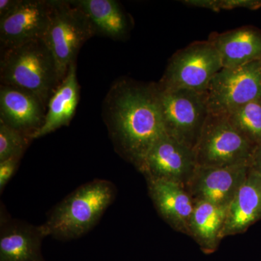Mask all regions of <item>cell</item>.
<instances>
[{
	"label": "cell",
	"instance_id": "1",
	"mask_svg": "<svg viewBox=\"0 0 261 261\" xmlns=\"http://www.w3.org/2000/svg\"><path fill=\"white\" fill-rule=\"evenodd\" d=\"M102 118L117 153L140 170L165 135L157 83L120 78L102 103Z\"/></svg>",
	"mask_w": 261,
	"mask_h": 261
},
{
	"label": "cell",
	"instance_id": "2",
	"mask_svg": "<svg viewBox=\"0 0 261 261\" xmlns=\"http://www.w3.org/2000/svg\"><path fill=\"white\" fill-rule=\"evenodd\" d=\"M116 197V187L108 180L84 184L51 211L41 225L44 234L63 241L80 238L97 225Z\"/></svg>",
	"mask_w": 261,
	"mask_h": 261
},
{
	"label": "cell",
	"instance_id": "3",
	"mask_svg": "<svg viewBox=\"0 0 261 261\" xmlns=\"http://www.w3.org/2000/svg\"><path fill=\"white\" fill-rule=\"evenodd\" d=\"M0 80L34 94L47 108L62 82L54 57L42 39L1 50Z\"/></svg>",
	"mask_w": 261,
	"mask_h": 261
},
{
	"label": "cell",
	"instance_id": "4",
	"mask_svg": "<svg viewBox=\"0 0 261 261\" xmlns=\"http://www.w3.org/2000/svg\"><path fill=\"white\" fill-rule=\"evenodd\" d=\"M50 19L42 40L54 57L61 81L76 63L81 48L97 35L92 22L73 0H51Z\"/></svg>",
	"mask_w": 261,
	"mask_h": 261
},
{
	"label": "cell",
	"instance_id": "5",
	"mask_svg": "<svg viewBox=\"0 0 261 261\" xmlns=\"http://www.w3.org/2000/svg\"><path fill=\"white\" fill-rule=\"evenodd\" d=\"M159 96L166 135L194 150L210 114L207 92L159 89Z\"/></svg>",
	"mask_w": 261,
	"mask_h": 261
},
{
	"label": "cell",
	"instance_id": "6",
	"mask_svg": "<svg viewBox=\"0 0 261 261\" xmlns=\"http://www.w3.org/2000/svg\"><path fill=\"white\" fill-rule=\"evenodd\" d=\"M255 149L227 117L210 113L194 152L200 167H226L250 165Z\"/></svg>",
	"mask_w": 261,
	"mask_h": 261
},
{
	"label": "cell",
	"instance_id": "7",
	"mask_svg": "<svg viewBox=\"0 0 261 261\" xmlns=\"http://www.w3.org/2000/svg\"><path fill=\"white\" fill-rule=\"evenodd\" d=\"M222 68L221 57L208 40L195 42L173 55L158 88L207 92L211 80Z\"/></svg>",
	"mask_w": 261,
	"mask_h": 261
},
{
	"label": "cell",
	"instance_id": "8",
	"mask_svg": "<svg viewBox=\"0 0 261 261\" xmlns=\"http://www.w3.org/2000/svg\"><path fill=\"white\" fill-rule=\"evenodd\" d=\"M207 97L209 113L221 116L260 99L261 60L238 68H223L211 80Z\"/></svg>",
	"mask_w": 261,
	"mask_h": 261
},
{
	"label": "cell",
	"instance_id": "9",
	"mask_svg": "<svg viewBox=\"0 0 261 261\" xmlns=\"http://www.w3.org/2000/svg\"><path fill=\"white\" fill-rule=\"evenodd\" d=\"M197 167L193 149L165 135L152 146L139 171L146 179L172 181L186 187Z\"/></svg>",
	"mask_w": 261,
	"mask_h": 261
},
{
	"label": "cell",
	"instance_id": "10",
	"mask_svg": "<svg viewBox=\"0 0 261 261\" xmlns=\"http://www.w3.org/2000/svg\"><path fill=\"white\" fill-rule=\"evenodd\" d=\"M51 9V0H20L13 12L0 18L1 50L42 39Z\"/></svg>",
	"mask_w": 261,
	"mask_h": 261
},
{
	"label": "cell",
	"instance_id": "11",
	"mask_svg": "<svg viewBox=\"0 0 261 261\" xmlns=\"http://www.w3.org/2000/svg\"><path fill=\"white\" fill-rule=\"evenodd\" d=\"M250 164L226 167L197 166L186 188L195 202L204 201L228 207L245 181Z\"/></svg>",
	"mask_w": 261,
	"mask_h": 261
},
{
	"label": "cell",
	"instance_id": "12",
	"mask_svg": "<svg viewBox=\"0 0 261 261\" xmlns=\"http://www.w3.org/2000/svg\"><path fill=\"white\" fill-rule=\"evenodd\" d=\"M47 106L30 92L0 85V122L32 137L42 127ZM33 140V139H32Z\"/></svg>",
	"mask_w": 261,
	"mask_h": 261
},
{
	"label": "cell",
	"instance_id": "13",
	"mask_svg": "<svg viewBox=\"0 0 261 261\" xmlns=\"http://www.w3.org/2000/svg\"><path fill=\"white\" fill-rule=\"evenodd\" d=\"M146 180L149 197L160 216L175 231L190 237L195 202L186 187L163 180Z\"/></svg>",
	"mask_w": 261,
	"mask_h": 261
},
{
	"label": "cell",
	"instance_id": "14",
	"mask_svg": "<svg viewBox=\"0 0 261 261\" xmlns=\"http://www.w3.org/2000/svg\"><path fill=\"white\" fill-rule=\"evenodd\" d=\"M45 238L41 225L2 217L0 261H44L42 244Z\"/></svg>",
	"mask_w": 261,
	"mask_h": 261
},
{
	"label": "cell",
	"instance_id": "15",
	"mask_svg": "<svg viewBox=\"0 0 261 261\" xmlns=\"http://www.w3.org/2000/svg\"><path fill=\"white\" fill-rule=\"evenodd\" d=\"M208 41L219 53L223 68H238L261 60V31L255 27L212 33Z\"/></svg>",
	"mask_w": 261,
	"mask_h": 261
},
{
	"label": "cell",
	"instance_id": "16",
	"mask_svg": "<svg viewBox=\"0 0 261 261\" xmlns=\"http://www.w3.org/2000/svg\"><path fill=\"white\" fill-rule=\"evenodd\" d=\"M261 220V177L250 167L243 185L228 207L222 238L245 232Z\"/></svg>",
	"mask_w": 261,
	"mask_h": 261
},
{
	"label": "cell",
	"instance_id": "17",
	"mask_svg": "<svg viewBox=\"0 0 261 261\" xmlns=\"http://www.w3.org/2000/svg\"><path fill=\"white\" fill-rule=\"evenodd\" d=\"M80 84L77 80L76 63L70 65L66 75L48 102L44 123L33 135V140L69 125L80 102Z\"/></svg>",
	"mask_w": 261,
	"mask_h": 261
},
{
	"label": "cell",
	"instance_id": "18",
	"mask_svg": "<svg viewBox=\"0 0 261 261\" xmlns=\"http://www.w3.org/2000/svg\"><path fill=\"white\" fill-rule=\"evenodd\" d=\"M92 22L97 34L113 40H125L132 29V20L116 0H73Z\"/></svg>",
	"mask_w": 261,
	"mask_h": 261
},
{
	"label": "cell",
	"instance_id": "19",
	"mask_svg": "<svg viewBox=\"0 0 261 261\" xmlns=\"http://www.w3.org/2000/svg\"><path fill=\"white\" fill-rule=\"evenodd\" d=\"M228 207L199 201L190 224V237L198 244L202 251L211 254L217 250L222 238Z\"/></svg>",
	"mask_w": 261,
	"mask_h": 261
},
{
	"label": "cell",
	"instance_id": "20",
	"mask_svg": "<svg viewBox=\"0 0 261 261\" xmlns=\"http://www.w3.org/2000/svg\"><path fill=\"white\" fill-rule=\"evenodd\" d=\"M226 116L231 125L255 147L261 146V98Z\"/></svg>",
	"mask_w": 261,
	"mask_h": 261
},
{
	"label": "cell",
	"instance_id": "21",
	"mask_svg": "<svg viewBox=\"0 0 261 261\" xmlns=\"http://www.w3.org/2000/svg\"><path fill=\"white\" fill-rule=\"evenodd\" d=\"M32 140L29 136L0 122V161L21 159Z\"/></svg>",
	"mask_w": 261,
	"mask_h": 261
},
{
	"label": "cell",
	"instance_id": "22",
	"mask_svg": "<svg viewBox=\"0 0 261 261\" xmlns=\"http://www.w3.org/2000/svg\"><path fill=\"white\" fill-rule=\"evenodd\" d=\"M192 5L216 12L237 8L255 10L261 8V0H195Z\"/></svg>",
	"mask_w": 261,
	"mask_h": 261
},
{
	"label": "cell",
	"instance_id": "23",
	"mask_svg": "<svg viewBox=\"0 0 261 261\" xmlns=\"http://www.w3.org/2000/svg\"><path fill=\"white\" fill-rule=\"evenodd\" d=\"M20 159L13 158L0 161V191L3 192L5 186L18 169Z\"/></svg>",
	"mask_w": 261,
	"mask_h": 261
},
{
	"label": "cell",
	"instance_id": "24",
	"mask_svg": "<svg viewBox=\"0 0 261 261\" xmlns=\"http://www.w3.org/2000/svg\"><path fill=\"white\" fill-rule=\"evenodd\" d=\"M20 0H1L0 1V18L10 14L16 8Z\"/></svg>",
	"mask_w": 261,
	"mask_h": 261
},
{
	"label": "cell",
	"instance_id": "25",
	"mask_svg": "<svg viewBox=\"0 0 261 261\" xmlns=\"http://www.w3.org/2000/svg\"><path fill=\"white\" fill-rule=\"evenodd\" d=\"M250 168L261 177V146L257 147L255 149L250 163Z\"/></svg>",
	"mask_w": 261,
	"mask_h": 261
}]
</instances>
